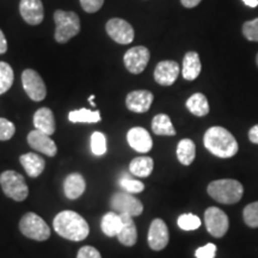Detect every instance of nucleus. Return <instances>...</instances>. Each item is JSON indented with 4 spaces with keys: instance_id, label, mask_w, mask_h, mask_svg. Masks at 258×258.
<instances>
[{
    "instance_id": "ddd939ff",
    "label": "nucleus",
    "mask_w": 258,
    "mask_h": 258,
    "mask_svg": "<svg viewBox=\"0 0 258 258\" xmlns=\"http://www.w3.org/2000/svg\"><path fill=\"white\" fill-rule=\"evenodd\" d=\"M179 66L176 61H160L154 70V80L163 86H171L179 76Z\"/></svg>"
},
{
    "instance_id": "f8f14e48",
    "label": "nucleus",
    "mask_w": 258,
    "mask_h": 258,
    "mask_svg": "<svg viewBox=\"0 0 258 258\" xmlns=\"http://www.w3.org/2000/svg\"><path fill=\"white\" fill-rule=\"evenodd\" d=\"M170 234L167 226L161 219H154L150 226L147 235V241L150 247L154 251H161L169 244Z\"/></svg>"
},
{
    "instance_id": "7c9ffc66",
    "label": "nucleus",
    "mask_w": 258,
    "mask_h": 258,
    "mask_svg": "<svg viewBox=\"0 0 258 258\" xmlns=\"http://www.w3.org/2000/svg\"><path fill=\"white\" fill-rule=\"evenodd\" d=\"M91 151L95 156H103L106 153V139L101 132H95L91 135Z\"/></svg>"
},
{
    "instance_id": "b1692460",
    "label": "nucleus",
    "mask_w": 258,
    "mask_h": 258,
    "mask_svg": "<svg viewBox=\"0 0 258 258\" xmlns=\"http://www.w3.org/2000/svg\"><path fill=\"white\" fill-rule=\"evenodd\" d=\"M154 167L153 159L151 157H138L134 158L129 164V171L132 175L145 178L152 173Z\"/></svg>"
},
{
    "instance_id": "c85d7f7f",
    "label": "nucleus",
    "mask_w": 258,
    "mask_h": 258,
    "mask_svg": "<svg viewBox=\"0 0 258 258\" xmlns=\"http://www.w3.org/2000/svg\"><path fill=\"white\" fill-rule=\"evenodd\" d=\"M14 79L15 74L12 67L8 62L0 61V95H4L11 89Z\"/></svg>"
},
{
    "instance_id": "a19ab883",
    "label": "nucleus",
    "mask_w": 258,
    "mask_h": 258,
    "mask_svg": "<svg viewBox=\"0 0 258 258\" xmlns=\"http://www.w3.org/2000/svg\"><path fill=\"white\" fill-rule=\"evenodd\" d=\"M201 2H202V0H180L182 5L184 6V8H186V9L195 8V6H198Z\"/></svg>"
},
{
    "instance_id": "bb28decb",
    "label": "nucleus",
    "mask_w": 258,
    "mask_h": 258,
    "mask_svg": "<svg viewBox=\"0 0 258 258\" xmlns=\"http://www.w3.org/2000/svg\"><path fill=\"white\" fill-rule=\"evenodd\" d=\"M152 131L157 135H167V137L176 135V129L173 128L171 118L165 114L154 116L152 120Z\"/></svg>"
},
{
    "instance_id": "5701e85b",
    "label": "nucleus",
    "mask_w": 258,
    "mask_h": 258,
    "mask_svg": "<svg viewBox=\"0 0 258 258\" xmlns=\"http://www.w3.org/2000/svg\"><path fill=\"white\" fill-rule=\"evenodd\" d=\"M122 226H123V222H122L121 215L114 211L106 213L102 218V231L108 237H117V234L122 230Z\"/></svg>"
},
{
    "instance_id": "20e7f679",
    "label": "nucleus",
    "mask_w": 258,
    "mask_h": 258,
    "mask_svg": "<svg viewBox=\"0 0 258 258\" xmlns=\"http://www.w3.org/2000/svg\"><path fill=\"white\" fill-rule=\"evenodd\" d=\"M54 21L56 24L54 37L59 43H66L71 38L79 34L80 19L76 12L56 10L54 14Z\"/></svg>"
},
{
    "instance_id": "79ce46f5",
    "label": "nucleus",
    "mask_w": 258,
    "mask_h": 258,
    "mask_svg": "<svg viewBox=\"0 0 258 258\" xmlns=\"http://www.w3.org/2000/svg\"><path fill=\"white\" fill-rule=\"evenodd\" d=\"M243 3L249 8H257L258 0H243Z\"/></svg>"
},
{
    "instance_id": "58836bf2",
    "label": "nucleus",
    "mask_w": 258,
    "mask_h": 258,
    "mask_svg": "<svg viewBox=\"0 0 258 258\" xmlns=\"http://www.w3.org/2000/svg\"><path fill=\"white\" fill-rule=\"evenodd\" d=\"M249 139L251 143L258 145V124L253 125L249 131Z\"/></svg>"
},
{
    "instance_id": "9d476101",
    "label": "nucleus",
    "mask_w": 258,
    "mask_h": 258,
    "mask_svg": "<svg viewBox=\"0 0 258 258\" xmlns=\"http://www.w3.org/2000/svg\"><path fill=\"white\" fill-rule=\"evenodd\" d=\"M150 50L145 46H137L125 51L123 62L125 69L132 74L143 73L150 62Z\"/></svg>"
},
{
    "instance_id": "f03ea898",
    "label": "nucleus",
    "mask_w": 258,
    "mask_h": 258,
    "mask_svg": "<svg viewBox=\"0 0 258 258\" xmlns=\"http://www.w3.org/2000/svg\"><path fill=\"white\" fill-rule=\"evenodd\" d=\"M205 147L219 158H231L238 152V143L235 138L224 127L214 125L206 132L203 137Z\"/></svg>"
},
{
    "instance_id": "423d86ee",
    "label": "nucleus",
    "mask_w": 258,
    "mask_h": 258,
    "mask_svg": "<svg viewBox=\"0 0 258 258\" xmlns=\"http://www.w3.org/2000/svg\"><path fill=\"white\" fill-rule=\"evenodd\" d=\"M22 234L30 239L44 241L50 237V228L41 217L35 213H27L19 222Z\"/></svg>"
},
{
    "instance_id": "aec40b11",
    "label": "nucleus",
    "mask_w": 258,
    "mask_h": 258,
    "mask_svg": "<svg viewBox=\"0 0 258 258\" xmlns=\"http://www.w3.org/2000/svg\"><path fill=\"white\" fill-rule=\"evenodd\" d=\"M19 161L24 167L25 172L31 178H36L40 176L46 167V161L37 153H25L19 157Z\"/></svg>"
},
{
    "instance_id": "dca6fc26",
    "label": "nucleus",
    "mask_w": 258,
    "mask_h": 258,
    "mask_svg": "<svg viewBox=\"0 0 258 258\" xmlns=\"http://www.w3.org/2000/svg\"><path fill=\"white\" fill-rule=\"evenodd\" d=\"M129 146L140 153H147L152 150L153 140L146 129L143 127H134L127 133Z\"/></svg>"
},
{
    "instance_id": "473e14b6",
    "label": "nucleus",
    "mask_w": 258,
    "mask_h": 258,
    "mask_svg": "<svg viewBox=\"0 0 258 258\" xmlns=\"http://www.w3.org/2000/svg\"><path fill=\"white\" fill-rule=\"evenodd\" d=\"M243 218L245 224L250 227H258V202H252L244 208Z\"/></svg>"
},
{
    "instance_id": "a878e982",
    "label": "nucleus",
    "mask_w": 258,
    "mask_h": 258,
    "mask_svg": "<svg viewBox=\"0 0 258 258\" xmlns=\"http://www.w3.org/2000/svg\"><path fill=\"white\" fill-rule=\"evenodd\" d=\"M196 156V146L192 140L190 139H183L178 143L177 146V158L179 163L188 166L192 163Z\"/></svg>"
},
{
    "instance_id": "c756f323",
    "label": "nucleus",
    "mask_w": 258,
    "mask_h": 258,
    "mask_svg": "<svg viewBox=\"0 0 258 258\" xmlns=\"http://www.w3.org/2000/svg\"><path fill=\"white\" fill-rule=\"evenodd\" d=\"M177 224L183 231H195L201 226V220L199 217L191 213H186V214H182L177 220Z\"/></svg>"
},
{
    "instance_id": "4c0bfd02",
    "label": "nucleus",
    "mask_w": 258,
    "mask_h": 258,
    "mask_svg": "<svg viewBox=\"0 0 258 258\" xmlns=\"http://www.w3.org/2000/svg\"><path fill=\"white\" fill-rule=\"evenodd\" d=\"M77 258H102L99 251L93 246H83L78 251Z\"/></svg>"
},
{
    "instance_id": "c9c22d12",
    "label": "nucleus",
    "mask_w": 258,
    "mask_h": 258,
    "mask_svg": "<svg viewBox=\"0 0 258 258\" xmlns=\"http://www.w3.org/2000/svg\"><path fill=\"white\" fill-rule=\"evenodd\" d=\"M104 0H80L83 10L88 14H95L102 9Z\"/></svg>"
},
{
    "instance_id": "4468645a",
    "label": "nucleus",
    "mask_w": 258,
    "mask_h": 258,
    "mask_svg": "<svg viewBox=\"0 0 258 258\" xmlns=\"http://www.w3.org/2000/svg\"><path fill=\"white\" fill-rule=\"evenodd\" d=\"M28 144L32 150L46 154L48 157H55L57 147L55 143L51 140L49 135L42 133L40 131H31L28 134Z\"/></svg>"
},
{
    "instance_id": "1a4fd4ad",
    "label": "nucleus",
    "mask_w": 258,
    "mask_h": 258,
    "mask_svg": "<svg viewBox=\"0 0 258 258\" xmlns=\"http://www.w3.org/2000/svg\"><path fill=\"white\" fill-rule=\"evenodd\" d=\"M106 34L118 44H131L134 41V29L122 18H111L105 24Z\"/></svg>"
},
{
    "instance_id": "2f4dec72",
    "label": "nucleus",
    "mask_w": 258,
    "mask_h": 258,
    "mask_svg": "<svg viewBox=\"0 0 258 258\" xmlns=\"http://www.w3.org/2000/svg\"><path fill=\"white\" fill-rule=\"evenodd\" d=\"M118 184H120L121 188L123 189L125 192H129V194H139L144 191L145 189V185L143 182L131 178V177L128 176L122 177L120 182H118Z\"/></svg>"
},
{
    "instance_id": "412c9836",
    "label": "nucleus",
    "mask_w": 258,
    "mask_h": 258,
    "mask_svg": "<svg viewBox=\"0 0 258 258\" xmlns=\"http://www.w3.org/2000/svg\"><path fill=\"white\" fill-rule=\"evenodd\" d=\"M120 215L122 218L123 226H122V230L120 231V233L117 234V239L122 245H124V246H133L138 240V231L137 226H135V222L133 220V217L127 214Z\"/></svg>"
},
{
    "instance_id": "cd10ccee",
    "label": "nucleus",
    "mask_w": 258,
    "mask_h": 258,
    "mask_svg": "<svg viewBox=\"0 0 258 258\" xmlns=\"http://www.w3.org/2000/svg\"><path fill=\"white\" fill-rule=\"evenodd\" d=\"M69 120L73 123H96L101 121V114L98 110H89V109H78L69 114Z\"/></svg>"
},
{
    "instance_id": "2eb2a0df",
    "label": "nucleus",
    "mask_w": 258,
    "mask_h": 258,
    "mask_svg": "<svg viewBox=\"0 0 258 258\" xmlns=\"http://www.w3.org/2000/svg\"><path fill=\"white\" fill-rule=\"evenodd\" d=\"M19 12L22 18L30 25H38L44 18V9L41 0H21Z\"/></svg>"
},
{
    "instance_id": "a211bd4d",
    "label": "nucleus",
    "mask_w": 258,
    "mask_h": 258,
    "mask_svg": "<svg viewBox=\"0 0 258 258\" xmlns=\"http://www.w3.org/2000/svg\"><path fill=\"white\" fill-rule=\"evenodd\" d=\"M34 125L36 131L50 135L55 132V118L49 108H40L34 115Z\"/></svg>"
},
{
    "instance_id": "39448f33",
    "label": "nucleus",
    "mask_w": 258,
    "mask_h": 258,
    "mask_svg": "<svg viewBox=\"0 0 258 258\" xmlns=\"http://www.w3.org/2000/svg\"><path fill=\"white\" fill-rule=\"evenodd\" d=\"M0 185L8 198L17 202L24 201L29 195V188L24 177L16 171L9 170L0 175Z\"/></svg>"
},
{
    "instance_id": "393cba45",
    "label": "nucleus",
    "mask_w": 258,
    "mask_h": 258,
    "mask_svg": "<svg viewBox=\"0 0 258 258\" xmlns=\"http://www.w3.org/2000/svg\"><path fill=\"white\" fill-rule=\"evenodd\" d=\"M186 108L192 115L202 117V116H206L209 112L208 99L206 98L203 93H194L186 101Z\"/></svg>"
},
{
    "instance_id": "6ab92c4d",
    "label": "nucleus",
    "mask_w": 258,
    "mask_h": 258,
    "mask_svg": "<svg viewBox=\"0 0 258 258\" xmlns=\"http://www.w3.org/2000/svg\"><path fill=\"white\" fill-rule=\"evenodd\" d=\"M86 183L80 173H71L64 178L63 192L69 200H77L85 191Z\"/></svg>"
},
{
    "instance_id": "7ed1b4c3",
    "label": "nucleus",
    "mask_w": 258,
    "mask_h": 258,
    "mask_svg": "<svg viewBox=\"0 0 258 258\" xmlns=\"http://www.w3.org/2000/svg\"><path fill=\"white\" fill-rule=\"evenodd\" d=\"M208 194L215 201L224 205H233L243 198L244 188L235 179H218L208 185Z\"/></svg>"
},
{
    "instance_id": "f3484780",
    "label": "nucleus",
    "mask_w": 258,
    "mask_h": 258,
    "mask_svg": "<svg viewBox=\"0 0 258 258\" xmlns=\"http://www.w3.org/2000/svg\"><path fill=\"white\" fill-rule=\"evenodd\" d=\"M153 93L146 90H137L128 93L125 98V105L131 111L143 114L150 110L151 105L153 103Z\"/></svg>"
},
{
    "instance_id": "e433bc0d",
    "label": "nucleus",
    "mask_w": 258,
    "mask_h": 258,
    "mask_svg": "<svg viewBox=\"0 0 258 258\" xmlns=\"http://www.w3.org/2000/svg\"><path fill=\"white\" fill-rule=\"evenodd\" d=\"M215 253H217V246L212 243L206 244L205 246L199 247L195 251L196 258H215Z\"/></svg>"
},
{
    "instance_id": "9b49d317",
    "label": "nucleus",
    "mask_w": 258,
    "mask_h": 258,
    "mask_svg": "<svg viewBox=\"0 0 258 258\" xmlns=\"http://www.w3.org/2000/svg\"><path fill=\"white\" fill-rule=\"evenodd\" d=\"M205 224L209 234L215 238H221L226 234L230 226L228 217L217 207H209L205 212Z\"/></svg>"
},
{
    "instance_id": "ea45409f",
    "label": "nucleus",
    "mask_w": 258,
    "mask_h": 258,
    "mask_svg": "<svg viewBox=\"0 0 258 258\" xmlns=\"http://www.w3.org/2000/svg\"><path fill=\"white\" fill-rule=\"evenodd\" d=\"M6 51H8V41H6L4 32L0 29V54H4Z\"/></svg>"
},
{
    "instance_id": "f257e3e1",
    "label": "nucleus",
    "mask_w": 258,
    "mask_h": 258,
    "mask_svg": "<svg viewBox=\"0 0 258 258\" xmlns=\"http://www.w3.org/2000/svg\"><path fill=\"white\" fill-rule=\"evenodd\" d=\"M54 230L60 237L73 241H82L90 233L89 224L82 215L73 211H62L54 218Z\"/></svg>"
},
{
    "instance_id": "72a5a7b5",
    "label": "nucleus",
    "mask_w": 258,
    "mask_h": 258,
    "mask_svg": "<svg viewBox=\"0 0 258 258\" xmlns=\"http://www.w3.org/2000/svg\"><path fill=\"white\" fill-rule=\"evenodd\" d=\"M243 35L246 40L258 42V18L245 22L243 25Z\"/></svg>"
},
{
    "instance_id": "37998d69",
    "label": "nucleus",
    "mask_w": 258,
    "mask_h": 258,
    "mask_svg": "<svg viewBox=\"0 0 258 258\" xmlns=\"http://www.w3.org/2000/svg\"><path fill=\"white\" fill-rule=\"evenodd\" d=\"M256 62H257V66H258V54H257V56H256Z\"/></svg>"
},
{
    "instance_id": "0eeeda50",
    "label": "nucleus",
    "mask_w": 258,
    "mask_h": 258,
    "mask_svg": "<svg viewBox=\"0 0 258 258\" xmlns=\"http://www.w3.org/2000/svg\"><path fill=\"white\" fill-rule=\"evenodd\" d=\"M110 206L112 211L118 214H127L131 217H139L144 212V206L140 200L125 191L115 192L111 196Z\"/></svg>"
},
{
    "instance_id": "f704fd0d",
    "label": "nucleus",
    "mask_w": 258,
    "mask_h": 258,
    "mask_svg": "<svg viewBox=\"0 0 258 258\" xmlns=\"http://www.w3.org/2000/svg\"><path fill=\"white\" fill-rule=\"evenodd\" d=\"M16 127L11 121L0 117V141H8L14 137Z\"/></svg>"
},
{
    "instance_id": "6e6552de",
    "label": "nucleus",
    "mask_w": 258,
    "mask_h": 258,
    "mask_svg": "<svg viewBox=\"0 0 258 258\" xmlns=\"http://www.w3.org/2000/svg\"><path fill=\"white\" fill-rule=\"evenodd\" d=\"M22 84L29 98L35 102H41L46 98L47 88L41 76L36 71L28 69L22 73Z\"/></svg>"
},
{
    "instance_id": "4be33fe9",
    "label": "nucleus",
    "mask_w": 258,
    "mask_h": 258,
    "mask_svg": "<svg viewBox=\"0 0 258 258\" xmlns=\"http://www.w3.org/2000/svg\"><path fill=\"white\" fill-rule=\"evenodd\" d=\"M182 76L185 80H195L201 73L202 66L200 55L196 51H188L184 55L182 64Z\"/></svg>"
}]
</instances>
